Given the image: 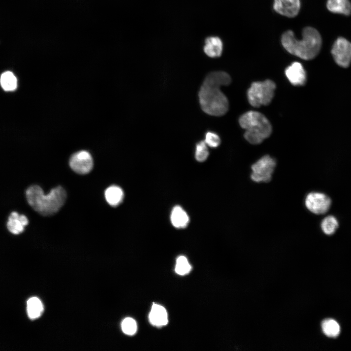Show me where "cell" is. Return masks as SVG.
Masks as SVG:
<instances>
[{"mask_svg":"<svg viewBox=\"0 0 351 351\" xmlns=\"http://www.w3.org/2000/svg\"><path fill=\"white\" fill-rule=\"evenodd\" d=\"M231 82L230 75L225 72L215 71L207 75L198 93L199 103L205 113L213 116H221L227 113L229 102L220 87Z\"/></svg>","mask_w":351,"mask_h":351,"instance_id":"6da1fadb","label":"cell"},{"mask_svg":"<svg viewBox=\"0 0 351 351\" xmlns=\"http://www.w3.org/2000/svg\"><path fill=\"white\" fill-rule=\"evenodd\" d=\"M302 35V38L298 39L292 31L288 30L282 36V44L290 54L305 60L312 59L320 51L322 43L320 35L315 29L306 27Z\"/></svg>","mask_w":351,"mask_h":351,"instance_id":"7a4b0ae2","label":"cell"},{"mask_svg":"<svg viewBox=\"0 0 351 351\" xmlns=\"http://www.w3.org/2000/svg\"><path fill=\"white\" fill-rule=\"evenodd\" d=\"M29 205L38 213L43 215L55 214L62 207L66 199V193L61 186L52 189L45 195L38 185L30 186L25 192Z\"/></svg>","mask_w":351,"mask_h":351,"instance_id":"3957f363","label":"cell"},{"mask_svg":"<svg viewBox=\"0 0 351 351\" xmlns=\"http://www.w3.org/2000/svg\"><path fill=\"white\" fill-rule=\"evenodd\" d=\"M240 126L245 130V138L252 144H259L269 137L272 132V125L262 113L249 111L239 119Z\"/></svg>","mask_w":351,"mask_h":351,"instance_id":"277c9868","label":"cell"},{"mask_svg":"<svg viewBox=\"0 0 351 351\" xmlns=\"http://www.w3.org/2000/svg\"><path fill=\"white\" fill-rule=\"evenodd\" d=\"M275 88V83L270 79L253 82L247 91L249 103L254 107L268 105L273 98Z\"/></svg>","mask_w":351,"mask_h":351,"instance_id":"5b68a950","label":"cell"},{"mask_svg":"<svg viewBox=\"0 0 351 351\" xmlns=\"http://www.w3.org/2000/svg\"><path fill=\"white\" fill-rule=\"evenodd\" d=\"M275 160L269 155L261 157L251 166V179L255 182H268L272 179Z\"/></svg>","mask_w":351,"mask_h":351,"instance_id":"8992f818","label":"cell"},{"mask_svg":"<svg viewBox=\"0 0 351 351\" xmlns=\"http://www.w3.org/2000/svg\"><path fill=\"white\" fill-rule=\"evenodd\" d=\"M332 201L326 194L317 192L309 193L306 196L305 204L307 209L315 214L326 213L331 207Z\"/></svg>","mask_w":351,"mask_h":351,"instance_id":"52a82bcc","label":"cell"},{"mask_svg":"<svg viewBox=\"0 0 351 351\" xmlns=\"http://www.w3.org/2000/svg\"><path fill=\"white\" fill-rule=\"evenodd\" d=\"M335 62L343 68L349 67L351 62V43L343 38L334 42L331 51Z\"/></svg>","mask_w":351,"mask_h":351,"instance_id":"ba28073f","label":"cell"},{"mask_svg":"<svg viewBox=\"0 0 351 351\" xmlns=\"http://www.w3.org/2000/svg\"><path fill=\"white\" fill-rule=\"evenodd\" d=\"M69 165L71 169L78 174H86L93 168V160L88 152L82 150L74 154L71 156Z\"/></svg>","mask_w":351,"mask_h":351,"instance_id":"9c48e42d","label":"cell"},{"mask_svg":"<svg viewBox=\"0 0 351 351\" xmlns=\"http://www.w3.org/2000/svg\"><path fill=\"white\" fill-rule=\"evenodd\" d=\"M285 75L290 82L294 86L304 85L307 80L306 71L302 65L294 62L285 69Z\"/></svg>","mask_w":351,"mask_h":351,"instance_id":"30bf717a","label":"cell"},{"mask_svg":"<svg viewBox=\"0 0 351 351\" xmlns=\"http://www.w3.org/2000/svg\"><path fill=\"white\" fill-rule=\"evenodd\" d=\"M273 8L280 15L293 18L299 11L300 1V0H274Z\"/></svg>","mask_w":351,"mask_h":351,"instance_id":"8fae6325","label":"cell"},{"mask_svg":"<svg viewBox=\"0 0 351 351\" xmlns=\"http://www.w3.org/2000/svg\"><path fill=\"white\" fill-rule=\"evenodd\" d=\"M28 218L25 215L13 212L8 217L7 228L10 233L18 234L23 232L24 227L28 225Z\"/></svg>","mask_w":351,"mask_h":351,"instance_id":"7c38bea8","label":"cell"},{"mask_svg":"<svg viewBox=\"0 0 351 351\" xmlns=\"http://www.w3.org/2000/svg\"><path fill=\"white\" fill-rule=\"evenodd\" d=\"M149 319L150 323L156 327L165 326L168 322L166 309L163 306L155 303L152 305Z\"/></svg>","mask_w":351,"mask_h":351,"instance_id":"4fadbf2b","label":"cell"},{"mask_svg":"<svg viewBox=\"0 0 351 351\" xmlns=\"http://www.w3.org/2000/svg\"><path fill=\"white\" fill-rule=\"evenodd\" d=\"M223 44L221 39L216 37H209L205 40L204 51L211 58H217L221 55Z\"/></svg>","mask_w":351,"mask_h":351,"instance_id":"5bb4252c","label":"cell"},{"mask_svg":"<svg viewBox=\"0 0 351 351\" xmlns=\"http://www.w3.org/2000/svg\"><path fill=\"white\" fill-rule=\"evenodd\" d=\"M170 219L172 225L176 228H184L188 224L189 217L187 213L179 206L172 209Z\"/></svg>","mask_w":351,"mask_h":351,"instance_id":"9a60e30c","label":"cell"},{"mask_svg":"<svg viewBox=\"0 0 351 351\" xmlns=\"http://www.w3.org/2000/svg\"><path fill=\"white\" fill-rule=\"evenodd\" d=\"M105 197L110 205L116 207L122 202L124 198V193L120 187L112 185L105 190Z\"/></svg>","mask_w":351,"mask_h":351,"instance_id":"2e32d148","label":"cell"},{"mask_svg":"<svg viewBox=\"0 0 351 351\" xmlns=\"http://www.w3.org/2000/svg\"><path fill=\"white\" fill-rule=\"evenodd\" d=\"M327 8L330 11L348 15L351 13V3L349 0H328Z\"/></svg>","mask_w":351,"mask_h":351,"instance_id":"e0dca14e","label":"cell"},{"mask_svg":"<svg viewBox=\"0 0 351 351\" xmlns=\"http://www.w3.org/2000/svg\"><path fill=\"white\" fill-rule=\"evenodd\" d=\"M43 311V306L39 298L32 297L27 302V312L31 319L39 318Z\"/></svg>","mask_w":351,"mask_h":351,"instance_id":"ac0fdd59","label":"cell"},{"mask_svg":"<svg viewBox=\"0 0 351 351\" xmlns=\"http://www.w3.org/2000/svg\"><path fill=\"white\" fill-rule=\"evenodd\" d=\"M324 333L330 337H336L340 333V327L338 323L332 319L324 320L321 324Z\"/></svg>","mask_w":351,"mask_h":351,"instance_id":"d6986e66","label":"cell"},{"mask_svg":"<svg viewBox=\"0 0 351 351\" xmlns=\"http://www.w3.org/2000/svg\"><path fill=\"white\" fill-rule=\"evenodd\" d=\"M0 83L3 89L6 91H14L17 87V78L10 71H6L2 74Z\"/></svg>","mask_w":351,"mask_h":351,"instance_id":"ffe728a7","label":"cell"},{"mask_svg":"<svg viewBox=\"0 0 351 351\" xmlns=\"http://www.w3.org/2000/svg\"><path fill=\"white\" fill-rule=\"evenodd\" d=\"M338 226L339 224L337 219L335 216L332 215L325 217L321 223V230L327 235L333 234Z\"/></svg>","mask_w":351,"mask_h":351,"instance_id":"44dd1931","label":"cell"},{"mask_svg":"<svg viewBox=\"0 0 351 351\" xmlns=\"http://www.w3.org/2000/svg\"><path fill=\"white\" fill-rule=\"evenodd\" d=\"M209 155V150L205 141L202 140L198 142L195 146L196 160L199 162H203L207 159Z\"/></svg>","mask_w":351,"mask_h":351,"instance_id":"7402d4cb","label":"cell"},{"mask_svg":"<svg viewBox=\"0 0 351 351\" xmlns=\"http://www.w3.org/2000/svg\"><path fill=\"white\" fill-rule=\"evenodd\" d=\"M191 270V266L187 259L184 256H179L176 262V272L179 275H185L188 273Z\"/></svg>","mask_w":351,"mask_h":351,"instance_id":"603a6c76","label":"cell"},{"mask_svg":"<svg viewBox=\"0 0 351 351\" xmlns=\"http://www.w3.org/2000/svg\"><path fill=\"white\" fill-rule=\"evenodd\" d=\"M121 329L126 334L133 335L137 331V324L136 321L131 317L125 318L121 323Z\"/></svg>","mask_w":351,"mask_h":351,"instance_id":"cb8c5ba5","label":"cell"},{"mask_svg":"<svg viewBox=\"0 0 351 351\" xmlns=\"http://www.w3.org/2000/svg\"><path fill=\"white\" fill-rule=\"evenodd\" d=\"M207 146L212 148H216L220 144L221 140L219 136L213 132H206L204 140Z\"/></svg>","mask_w":351,"mask_h":351,"instance_id":"d4e9b609","label":"cell"}]
</instances>
